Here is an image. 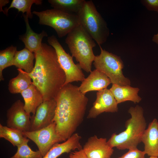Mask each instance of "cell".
Here are the masks:
<instances>
[{
  "label": "cell",
  "instance_id": "cell-11",
  "mask_svg": "<svg viewBox=\"0 0 158 158\" xmlns=\"http://www.w3.org/2000/svg\"><path fill=\"white\" fill-rule=\"evenodd\" d=\"M56 106L55 99L42 102L37 108L35 114L31 116L29 131L40 129L53 122Z\"/></svg>",
  "mask_w": 158,
  "mask_h": 158
},
{
  "label": "cell",
  "instance_id": "cell-5",
  "mask_svg": "<svg viewBox=\"0 0 158 158\" xmlns=\"http://www.w3.org/2000/svg\"><path fill=\"white\" fill-rule=\"evenodd\" d=\"M77 14L80 25L99 46L106 41L109 30L92 0L85 1Z\"/></svg>",
  "mask_w": 158,
  "mask_h": 158
},
{
  "label": "cell",
  "instance_id": "cell-4",
  "mask_svg": "<svg viewBox=\"0 0 158 158\" xmlns=\"http://www.w3.org/2000/svg\"><path fill=\"white\" fill-rule=\"evenodd\" d=\"M65 42L82 69L90 72L95 56L93 48L96 46L91 36L80 25L67 35Z\"/></svg>",
  "mask_w": 158,
  "mask_h": 158
},
{
  "label": "cell",
  "instance_id": "cell-29",
  "mask_svg": "<svg viewBox=\"0 0 158 158\" xmlns=\"http://www.w3.org/2000/svg\"><path fill=\"white\" fill-rule=\"evenodd\" d=\"M68 158H87L83 149L71 152Z\"/></svg>",
  "mask_w": 158,
  "mask_h": 158
},
{
  "label": "cell",
  "instance_id": "cell-10",
  "mask_svg": "<svg viewBox=\"0 0 158 158\" xmlns=\"http://www.w3.org/2000/svg\"><path fill=\"white\" fill-rule=\"evenodd\" d=\"M6 123L8 127L22 132L30 130V115L24 108V104L20 100L16 101L7 111Z\"/></svg>",
  "mask_w": 158,
  "mask_h": 158
},
{
  "label": "cell",
  "instance_id": "cell-32",
  "mask_svg": "<svg viewBox=\"0 0 158 158\" xmlns=\"http://www.w3.org/2000/svg\"><path fill=\"white\" fill-rule=\"evenodd\" d=\"M149 158H158V157L155 156H150Z\"/></svg>",
  "mask_w": 158,
  "mask_h": 158
},
{
  "label": "cell",
  "instance_id": "cell-15",
  "mask_svg": "<svg viewBox=\"0 0 158 158\" xmlns=\"http://www.w3.org/2000/svg\"><path fill=\"white\" fill-rule=\"evenodd\" d=\"M141 142L144 145L145 154L158 157V121L154 119L149 124L143 135Z\"/></svg>",
  "mask_w": 158,
  "mask_h": 158
},
{
  "label": "cell",
  "instance_id": "cell-2",
  "mask_svg": "<svg viewBox=\"0 0 158 158\" xmlns=\"http://www.w3.org/2000/svg\"><path fill=\"white\" fill-rule=\"evenodd\" d=\"M34 54V69L27 73L32 78V83L42 94L43 102L55 99L66 79L56 51L51 46L42 43L41 48Z\"/></svg>",
  "mask_w": 158,
  "mask_h": 158
},
{
  "label": "cell",
  "instance_id": "cell-6",
  "mask_svg": "<svg viewBox=\"0 0 158 158\" xmlns=\"http://www.w3.org/2000/svg\"><path fill=\"white\" fill-rule=\"evenodd\" d=\"M39 18V23L53 28L59 38L67 35L80 25L78 15L54 8L32 12Z\"/></svg>",
  "mask_w": 158,
  "mask_h": 158
},
{
  "label": "cell",
  "instance_id": "cell-19",
  "mask_svg": "<svg viewBox=\"0 0 158 158\" xmlns=\"http://www.w3.org/2000/svg\"><path fill=\"white\" fill-rule=\"evenodd\" d=\"M118 104L127 101L134 103H139L141 98L138 95L139 88L130 86H122L117 84H112L109 89Z\"/></svg>",
  "mask_w": 158,
  "mask_h": 158
},
{
  "label": "cell",
  "instance_id": "cell-22",
  "mask_svg": "<svg viewBox=\"0 0 158 158\" xmlns=\"http://www.w3.org/2000/svg\"><path fill=\"white\" fill-rule=\"evenodd\" d=\"M85 0H49L53 8L69 13L77 14L82 7Z\"/></svg>",
  "mask_w": 158,
  "mask_h": 158
},
{
  "label": "cell",
  "instance_id": "cell-30",
  "mask_svg": "<svg viewBox=\"0 0 158 158\" xmlns=\"http://www.w3.org/2000/svg\"><path fill=\"white\" fill-rule=\"evenodd\" d=\"M152 40L153 42L158 44V32L153 36Z\"/></svg>",
  "mask_w": 158,
  "mask_h": 158
},
{
  "label": "cell",
  "instance_id": "cell-27",
  "mask_svg": "<svg viewBox=\"0 0 158 158\" xmlns=\"http://www.w3.org/2000/svg\"><path fill=\"white\" fill-rule=\"evenodd\" d=\"M145 155L143 151L139 150L138 148L130 149L118 158H145Z\"/></svg>",
  "mask_w": 158,
  "mask_h": 158
},
{
  "label": "cell",
  "instance_id": "cell-26",
  "mask_svg": "<svg viewBox=\"0 0 158 158\" xmlns=\"http://www.w3.org/2000/svg\"><path fill=\"white\" fill-rule=\"evenodd\" d=\"M27 138L21 144L18 146L16 153L10 158H42L43 156L39 150H32L28 145Z\"/></svg>",
  "mask_w": 158,
  "mask_h": 158
},
{
  "label": "cell",
  "instance_id": "cell-17",
  "mask_svg": "<svg viewBox=\"0 0 158 158\" xmlns=\"http://www.w3.org/2000/svg\"><path fill=\"white\" fill-rule=\"evenodd\" d=\"M23 16L25 23L26 31L25 34L20 36L19 39L24 43L25 47L35 53L41 48L43 37H47L48 35L44 30L39 34L35 32L30 25L28 16L25 14H23Z\"/></svg>",
  "mask_w": 158,
  "mask_h": 158
},
{
  "label": "cell",
  "instance_id": "cell-18",
  "mask_svg": "<svg viewBox=\"0 0 158 158\" xmlns=\"http://www.w3.org/2000/svg\"><path fill=\"white\" fill-rule=\"evenodd\" d=\"M24 101V108L26 113L34 115L37 107L43 102L40 91L32 83L21 93Z\"/></svg>",
  "mask_w": 158,
  "mask_h": 158
},
{
  "label": "cell",
  "instance_id": "cell-1",
  "mask_svg": "<svg viewBox=\"0 0 158 158\" xmlns=\"http://www.w3.org/2000/svg\"><path fill=\"white\" fill-rule=\"evenodd\" d=\"M79 87L65 85L55 98L56 102L53 120L59 135L63 141L73 134L83 122L88 101Z\"/></svg>",
  "mask_w": 158,
  "mask_h": 158
},
{
  "label": "cell",
  "instance_id": "cell-3",
  "mask_svg": "<svg viewBox=\"0 0 158 158\" xmlns=\"http://www.w3.org/2000/svg\"><path fill=\"white\" fill-rule=\"evenodd\" d=\"M128 111L131 117L125 122V130L118 134L113 133L107 140L113 148L121 150L136 149L141 142L147 125L143 109L137 105L130 107Z\"/></svg>",
  "mask_w": 158,
  "mask_h": 158
},
{
  "label": "cell",
  "instance_id": "cell-25",
  "mask_svg": "<svg viewBox=\"0 0 158 158\" xmlns=\"http://www.w3.org/2000/svg\"><path fill=\"white\" fill-rule=\"evenodd\" d=\"M17 51V47L12 45L0 51V80L4 78L2 72L5 68L13 65L14 57Z\"/></svg>",
  "mask_w": 158,
  "mask_h": 158
},
{
  "label": "cell",
  "instance_id": "cell-8",
  "mask_svg": "<svg viewBox=\"0 0 158 158\" xmlns=\"http://www.w3.org/2000/svg\"><path fill=\"white\" fill-rule=\"evenodd\" d=\"M47 42L55 49L59 63L65 74L64 85L75 81L82 82L85 78L82 69L79 63H75L73 56L66 52L56 37H48Z\"/></svg>",
  "mask_w": 158,
  "mask_h": 158
},
{
  "label": "cell",
  "instance_id": "cell-12",
  "mask_svg": "<svg viewBox=\"0 0 158 158\" xmlns=\"http://www.w3.org/2000/svg\"><path fill=\"white\" fill-rule=\"evenodd\" d=\"M118 104L109 89L106 88L98 91L96 99L89 111L87 118H95L104 112H117Z\"/></svg>",
  "mask_w": 158,
  "mask_h": 158
},
{
  "label": "cell",
  "instance_id": "cell-21",
  "mask_svg": "<svg viewBox=\"0 0 158 158\" xmlns=\"http://www.w3.org/2000/svg\"><path fill=\"white\" fill-rule=\"evenodd\" d=\"M17 70L18 75L10 79L8 85L9 92L13 94L21 93L32 83V78L27 73L19 69Z\"/></svg>",
  "mask_w": 158,
  "mask_h": 158
},
{
  "label": "cell",
  "instance_id": "cell-28",
  "mask_svg": "<svg viewBox=\"0 0 158 158\" xmlns=\"http://www.w3.org/2000/svg\"><path fill=\"white\" fill-rule=\"evenodd\" d=\"M141 2L148 10L158 13V0H142Z\"/></svg>",
  "mask_w": 158,
  "mask_h": 158
},
{
  "label": "cell",
  "instance_id": "cell-31",
  "mask_svg": "<svg viewBox=\"0 0 158 158\" xmlns=\"http://www.w3.org/2000/svg\"><path fill=\"white\" fill-rule=\"evenodd\" d=\"M0 3L3 4L2 5L0 6V10L1 9V11H2V6H4L6 4L8 3L9 2V0H0Z\"/></svg>",
  "mask_w": 158,
  "mask_h": 158
},
{
  "label": "cell",
  "instance_id": "cell-23",
  "mask_svg": "<svg viewBox=\"0 0 158 158\" xmlns=\"http://www.w3.org/2000/svg\"><path fill=\"white\" fill-rule=\"evenodd\" d=\"M0 137L11 143L14 146L17 147L27 138L24 136L22 132L0 124Z\"/></svg>",
  "mask_w": 158,
  "mask_h": 158
},
{
  "label": "cell",
  "instance_id": "cell-9",
  "mask_svg": "<svg viewBox=\"0 0 158 158\" xmlns=\"http://www.w3.org/2000/svg\"><path fill=\"white\" fill-rule=\"evenodd\" d=\"M22 133L36 144L43 157L55 144L64 142L57 132L54 122L40 129L24 131Z\"/></svg>",
  "mask_w": 158,
  "mask_h": 158
},
{
  "label": "cell",
  "instance_id": "cell-16",
  "mask_svg": "<svg viewBox=\"0 0 158 158\" xmlns=\"http://www.w3.org/2000/svg\"><path fill=\"white\" fill-rule=\"evenodd\" d=\"M81 139L78 133H75L63 142L54 145L42 158H57L64 153L82 149L80 143Z\"/></svg>",
  "mask_w": 158,
  "mask_h": 158
},
{
  "label": "cell",
  "instance_id": "cell-13",
  "mask_svg": "<svg viewBox=\"0 0 158 158\" xmlns=\"http://www.w3.org/2000/svg\"><path fill=\"white\" fill-rule=\"evenodd\" d=\"M83 149L87 158H111L114 151L106 138L96 135L88 138Z\"/></svg>",
  "mask_w": 158,
  "mask_h": 158
},
{
  "label": "cell",
  "instance_id": "cell-7",
  "mask_svg": "<svg viewBox=\"0 0 158 158\" xmlns=\"http://www.w3.org/2000/svg\"><path fill=\"white\" fill-rule=\"evenodd\" d=\"M99 47L100 54L95 56L93 63L95 69L105 74L110 79L112 84L130 86V80L123 74L124 64L120 57Z\"/></svg>",
  "mask_w": 158,
  "mask_h": 158
},
{
  "label": "cell",
  "instance_id": "cell-24",
  "mask_svg": "<svg viewBox=\"0 0 158 158\" xmlns=\"http://www.w3.org/2000/svg\"><path fill=\"white\" fill-rule=\"evenodd\" d=\"M42 3V1L41 0H13L9 6L5 8L3 12L7 15L9 9L14 8L17 9L18 12H21L23 14L26 12L28 18L31 19L33 17L31 12L32 5L34 4L41 5Z\"/></svg>",
  "mask_w": 158,
  "mask_h": 158
},
{
  "label": "cell",
  "instance_id": "cell-14",
  "mask_svg": "<svg viewBox=\"0 0 158 158\" xmlns=\"http://www.w3.org/2000/svg\"><path fill=\"white\" fill-rule=\"evenodd\" d=\"M110 79L104 73L95 69L82 82L79 88L80 91L85 94L87 92L107 88L111 83Z\"/></svg>",
  "mask_w": 158,
  "mask_h": 158
},
{
  "label": "cell",
  "instance_id": "cell-20",
  "mask_svg": "<svg viewBox=\"0 0 158 158\" xmlns=\"http://www.w3.org/2000/svg\"><path fill=\"white\" fill-rule=\"evenodd\" d=\"M34 54L25 47L21 50L16 51L14 57L13 66L18 69L24 70L25 72L30 73L32 72L34 67Z\"/></svg>",
  "mask_w": 158,
  "mask_h": 158
}]
</instances>
